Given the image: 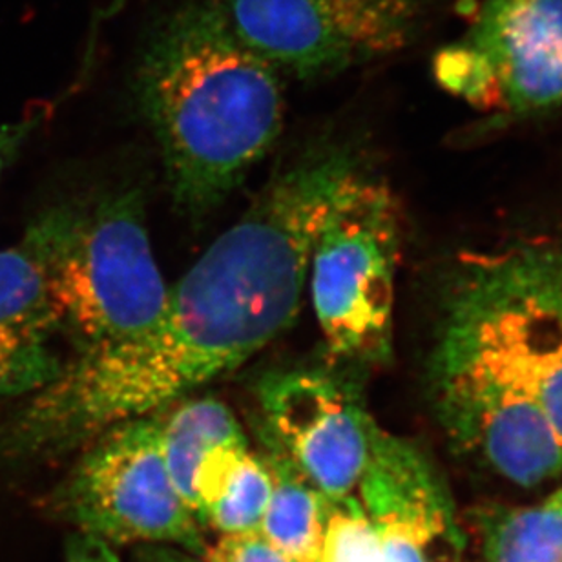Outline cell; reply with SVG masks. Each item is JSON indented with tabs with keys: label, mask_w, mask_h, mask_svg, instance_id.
<instances>
[{
	"label": "cell",
	"mask_w": 562,
	"mask_h": 562,
	"mask_svg": "<svg viewBox=\"0 0 562 562\" xmlns=\"http://www.w3.org/2000/svg\"><path fill=\"white\" fill-rule=\"evenodd\" d=\"M358 165L357 150L341 140L307 148L170 286L150 329L74 355L54 380L19 398L0 418V476L162 412L289 329L327 206Z\"/></svg>",
	"instance_id": "1"
},
{
	"label": "cell",
	"mask_w": 562,
	"mask_h": 562,
	"mask_svg": "<svg viewBox=\"0 0 562 562\" xmlns=\"http://www.w3.org/2000/svg\"><path fill=\"white\" fill-rule=\"evenodd\" d=\"M427 396L454 448L522 487L562 475V252L506 250L449 283Z\"/></svg>",
	"instance_id": "2"
},
{
	"label": "cell",
	"mask_w": 562,
	"mask_h": 562,
	"mask_svg": "<svg viewBox=\"0 0 562 562\" xmlns=\"http://www.w3.org/2000/svg\"><path fill=\"white\" fill-rule=\"evenodd\" d=\"M179 211L220 205L271 150L285 115L277 68L209 0L181 4L146 38L134 81Z\"/></svg>",
	"instance_id": "3"
},
{
	"label": "cell",
	"mask_w": 562,
	"mask_h": 562,
	"mask_svg": "<svg viewBox=\"0 0 562 562\" xmlns=\"http://www.w3.org/2000/svg\"><path fill=\"white\" fill-rule=\"evenodd\" d=\"M33 223L43 239L60 335L76 355L131 340L156 324L170 286L157 266L137 190L54 206Z\"/></svg>",
	"instance_id": "4"
},
{
	"label": "cell",
	"mask_w": 562,
	"mask_h": 562,
	"mask_svg": "<svg viewBox=\"0 0 562 562\" xmlns=\"http://www.w3.org/2000/svg\"><path fill=\"white\" fill-rule=\"evenodd\" d=\"M398 256L395 198L358 165L333 195L308 260L314 313L333 357L358 363L391 357Z\"/></svg>",
	"instance_id": "5"
},
{
	"label": "cell",
	"mask_w": 562,
	"mask_h": 562,
	"mask_svg": "<svg viewBox=\"0 0 562 562\" xmlns=\"http://www.w3.org/2000/svg\"><path fill=\"white\" fill-rule=\"evenodd\" d=\"M77 533L114 544H176L205 555L200 520L173 486L159 412L123 422L87 446L55 497Z\"/></svg>",
	"instance_id": "6"
},
{
	"label": "cell",
	"mask_w": 562,
	"mask_h": 562,
	"mask_svg": "<svg viewBox=\"0 0 562 562\" xmlns=\"http://www.w3.org/2000/svg\"><path fill=\"white\" fill-rule=\"evenodd\" d=\"M239 43L300 79L406 48L429 0H209Z\"/></svg>",
	"instance_id": "7"
},
{
	"label": "cell",
	"mask_w": 562,
	"mask_h": 562,
	"mask_svg": "<svg viewBox=\"0 0 562 562\" xmlns=\"http://www.w3.org/2000/svg\"><path fill=\"white\" fill-rule=\"evenodd\" d=\"M435 76L473 106L514 117L562 106V0H484Z\"/></svg>",
	"instance_id": "8"
},
{
	"label": "cell",
	"mask_w": 562,
	"mask_h": 562,
	"mask_svg": "<svg viewBox=\"0 0 562 562\" xmlns=\"http://www.w3.org/2000/svg\"><path fill=\"white\" fill-rule=\"evenodd\" d=\"M258 401L263 442L280 449L330 501L355 495L376 422L351 385L319 371L271 373L258 385Z\"/></svg>",
	"instance_id": "9"
},
{
	"label": "cell",
	"mask_w": 562,
	"mask_h": 562,
	"mask_svg": "<svg viewBox=\"0 0 562 562\" xmlns=\"http://www.w3.org/2000/svg\"><path fill=\"white\" fill-rule=\"evenodd\" d=\"M358 501L385 562H454L462 550L453 501L417 443L376 424Z\"/></svg>",
	"instance_id": "10"
},
{
	"label": "cell",
	"mask_w": 562,
	"mask_h": 562,
	"mask_svg": "<svg viewBox=\"0 0 562 562\" xmlns=\"http://www.w3.org/2000/svg\"><path fill=\"white\" fill-rule=\"evenodd\" d=\"M60 336L43 239L32 222L15 245L0 249V402L24 398L59 374Z\"/></svg>",
	"instance_id": "11"
},
{
	"label": "cell",
	"mask_w": 562,
	"mask_h": 562,
	"mask_svg": "<svg viewBox=\"0 0 562 562\" xmlns=\"http://www.w3.org/2000/svg\"><path fill=\"white\" fill-rule=\"evenodd\" d=\"M272 476L249 443L212 451L195 476V517L222 536L260 530L271 501Z\"/></svg>",
	"instance_id": "12"
},
{
	"label": "cell",
	"mask_w": 562,
	"mask_h": 562,
	"mask_svg": "<svg viewBox=\"0 0 562 562\" xmlns=\"http://www.w3.org/2000/svg\"><path fill=\"white\" fill-rule=\"evenodd\" d=\"M159 440L173 486L192 512L195 476L203 460L223 446L249 443L231 407L214 396H187L165 407L159 412Z\"/></svg>",
	"instance_id": "13"
},
{
	"label": "cell",
	"mask_w": 562,
	"mask_h": 562,
	"mask_svg": "<svg viewBox=\"0 0 562 562\" xmlns=\"http://www.w3.org/2000/svg\"><path fill=\"white\" fill-rule=\"evenodd\" d=\"M261 457L271 471L272 492L258 531L289 561L318 562L333 501L271 443Z\"/></svg>",
	"instance_id": "14"
},
{
	"label": "cell",
	"mask_w": 562,
	"mask_h": 562,
	"mask_svg": "<svg viewBox=\"0 0 562 562\" xmlns=\"http://www.w3.org/2000/svg\"><path fill=\"white\" fill-rule=\"evenodd\" d=\"M482 562H562V497L536 506H490L473 514Z\"/></svg>",
	"instance_id": "15"
},
{
	"label": "cell",
	"mask_w": 562,
	"mask_h": 562,
	"mask_svg": "<svg viewBox=\"0 0 562 562\" xmlns=\"http://www.w3.org/2000/svg\"><path fill=\"white\" fill-rule=\"evenodd\" d=\"M318 562H385L379 536L357 495L330 503Z\"/></svg>",
	"instance_id": "16"
},
{
	"label": "cell",
	"mask_w": 562,
	"mask_h": 562,
	"mask_svg": "<svg viewBox=\"0 0 562 562\" xmlns=\"http://www.w3.org/2000/svg\"><path fill=\"white\" fill-rule=\"evenodd\" d=\"M203 558L205 562H291L260 531L222 536Z\"/></svg>",
	"instance_id": "17"
},
{
	"label": "cell",
	"mask_w": 562,
	"mask_h": 562,
	"mask_svg": "<svg viewBox=\"0 0 562 562\" xmlns=\"http://www.w3.org/2000/svg\"><path fill=\"white\" fill-rule=\"evenodd\" d=\"M43 120L41 115H32L19 123H8L0 126V178L5 172V168L15 161L22 146L32 137L33 132L38 126V121Z\"/></svg>",
	"instance_id": "18"
},
{
	"label": "cell",
	"mask_w": 562,
	"mask_h": 562,
	"mask_svg": "<svg viewBox=\"0 0 562 562\" xmlns=\"http://www.w3.org/2000/svg\"><path fill=\"white\" fill-rule=\"evenodd\" d=\"M66 562H123L114 547L95 537L77 533L66 547Z\"/></svg>",
	"instance_id": "19"
},
{
	"label": "cell",
	"mask_w": 562,
	"mask_h": 562,
	"mask_svg": "<svg viewBox=\"0 0 562 562\" xmlns=\"http://www.w3.org/2000/svg\"><path fill=\"white\" fill-rule=\"evenodd\" d=\"M140 562H194L187 555L176 553L173 550H167V548L151 547L143 553Z\"/></svg>",
	"instance_id": "20"
},
{
	"label": "cell",
	"mask_w": 562,
	"mask_h": 562,
	"mask_svg": "<svg viewBox=\"0 0 562 562\" xmlns=\"http://www.w3.org/2000/svg\"><path fill=\"white\" fill-rule=\"evenodd\" d=\"M558 492H559V495H561V497H562V487H559Z\"/></svg>",
	"instance_id": "21"
}]
</instances>
